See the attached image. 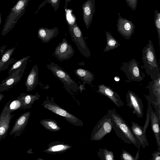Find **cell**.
Returning <instances> with one entry per match:
<instances>
[{
  "instance_id": "6da1fadb",
  "label": "cell",
  "mask_w": 160,
  "mask_h": 160,
  "mask_svg": "<svg viewBox=\"0 0 160 160\" xmlns=\"http://www.w3.org/2000/svg\"><path fill=\"white\" fill-rule=\"evenodd\" d=\"M112 116V128L118 137L124 142L133 144L138 149L141 146L140 142L133 133L130 127L114 108L108 111Z\"/></svg>"
},
{
  "instance_id": "7a4b0ae2",
  "label": "cell",
  "mask_w": 160,
  "mask_h": 160,
  "mask_svg": "<svg viewBox=\"0 0 160 160\" xmlns=\"http://www.w3.org/2000/svg\"><path fill=\"white\" fill-rule=\"evenodd\" d=\"M142 59L143 66H141L145 70L146 73L151 79L157 78L160 74L159 66L157 60L155 51L151 40L143 47L142 51Z\"/></svg>"
},
{
  "instance_id": "3957f363",
  "label": "cell",
  "mask_w": 160,
  "mask_h": 160,
  "mask_svg": "<svg viewBox=\"0 0 160 160\" xmlns=\"http://www.w3.org/2000/svg\"><path fill=\"white\" fill-rule=\"evenodd\" d=\"M29 0H19L12 8L7 17L1 32L3 36L7 34L14 26L18 20L25 13Z\"/></svg>"
},
{
  "instance_id": "277c9868",
  "label": "cell",
  "mask_w": 160,
  "mask_h": 160,
  "mask_svg": "<svg viewBox=\"0 0 160 160\" xmlns=\"http://www.w3.org/2000/svg\"><path fill=\"white\" fill-rule=\"evenodd\" d=\"M139 63L135 59H132L129 61L122 62L119 68L123 72L129 82H140L145 77L139 66Z\"/></svg>"
},
{
  "instance_id": "5b68a950",
  "label": "cell",
  "mask_w": 160,
  "mask_h": 160,
  "mask_svg": "<svg viewBox=\"0 0 160 160\" xmlns=\"http://www.w3.org/2000/svg\"><path fill=\"white\" fill-rule=\"evenodd\" d=\"M146 88L148 89L149 95L144 96L147 100L152 105L160 120V74L149 82Z\"/></svg>"
},
{
  "instance_id": "8992f818",
  "label": "cell",
  "mask_w": 160,
  "mask_h": 160,
  "mask_svg": "<svg viewBox=\"0 0 160 160\" xmlns=\"http://www.w3.org/2000/svg\"><path fill=\"white\" fill-rule=\"evenodd\" d=\"M68 25L72 41L75 43L81 53L88 58L91 56V52L81 30L76 22L70 23L68 22Z\"/></svg>"
},
{
  "instance_id": "52a82bcc",
  "label": "cell",
  "mask_w": 160,
  "mask_h": 160,
  "mask_svg": "<svg viewBox=\"0 0 160 160\" xmlns=\"http://www.w3.org/2000/svg\"><path fill=\"white\" fill-rule=\"evenodd\" d=\"M112 116L108 112L106 115L99 120L94 127L91 134V139L95 141L102 140L112 130Z\"/></svg>"
},
{
  "instance_id": "ba28073f",
  "label": "cell",
  "mask_w": 160,
  "mask_h": 160,
  "mask_svg": "<svg viewBox=\"0 0 160 160\" xmlns=\"http://www.w3.org/2000/svg\"><path fill=\"white\" fill-rule=\"evenodd\" d=\"M46 66L66 88L76 89L78 88L77 83L71 78L69 74L58 64L51 62Z\"/></svg>"
},
{
  "instance_id": "9c48e42d",
  "label": "cell",
  "mask_w": 160,
  "mask_h": 160,
  "mask_svg": "<svg viewBox=\"0 0 160 160\" xmlns=\"http://www.w3.org/2000/svg\"><path fill=\"white\" fill-rule=\"evenodd\" d=\"M127 106L132 110V113L138 118L143 115V106L142 101L135 93L130 90L127 91L126 95Z\"/></svg>"
},
{
  "instance_id": "30bf717a",
  "label": "cell",
  "mask_w": 160,
  "mask_h": 160,
  "mask_svg": "<svg viewBox=\"0 0 160 160\" xmlns=\"http://www.w3.org/2000/svg\"><path fill=\"white\" fill-rule=\"evenodd\" d=\"M10 100L5 104L0 114V141L6 137L10 121L14 116L8 108V105L11 101Z\"/></svg>"
},
{
  "instance_id": "8fae6325",
  "label": "cell",
  "mask_w": 160,
  "mask_h": 160,
  "mask_svg": "<svg viewBox=\"0 0 160 160\" xmlns=\"http://www.w3.org/2000/svg\"><path fill=\"white\" fill-rule=\"evenodd\" d=\"M53 54L58 60L62 62L71 58L74 54V50L66 39L64 38L56 47Z\"/></svg>"
},
{
  "instance_id": "7c38bea8",
  "label": "cell",
  "mask_w": 160,
  "mask_h": 160,
  "mask_svg": "<svg viewBox=\"0 0 160 160\" xmlns=\"http://www.w3.org/2000/svg\"><path fill=\"white\" fill-rule=\"evenodd\" d=\"M118 14L117 31L124 38L129 39L134 32L135 25L132 21L122 17L120 13Z\"/></svg>"
},
{
  "instance_id": "4fadbf2b",
  "label": "cell",
  "mask_w": 160,
  "mask_h": 160,
  "mask_svg": "<svg viewBox=\"0 0 160 160\" xmlns=\"http://www.w3.org/2000/svg\"><path fill=\"white\" fill-rule=\"evenodd\" d=\"M44 107L54 113L63 117L69 122L76 125H79L80 120L73 115L67 112L58 106L51 102H45Z\"/></svg>"
},
{
  "instance_id": "5bb4252c",
  "label": "cell",
  "mask_w": 160,
  "mask_h": 160,
  "mask_svg": "<svg viewBox=\"0 0 160 160\" xmlns=\"http://www.w3.org/2000/svg\"><path fill=\"white\" fill-rule=\"evenodd\" d=\"M30 113V112H26L21 115L16 119L10 132V136L14 135V137H19L21 135L28 123Z\"/></svg>"
},
{
  "instance_id": "9a60e30c",
  "label": "cell",
  "mask_w": 160,
  "mask_h": 160,
  "mask_svg": "<svg viewBox=\"0 0 160 160\" xmlns=\"http://www.w3.org/2000/svg\"><path fill=\"white\" fill-rule=\"evenodd\" d=\"M83 20L87 29L89 28L95 11V0H87L82 5Z\"/></svg>"
},
{
  "instance_id": "2e32d148",
  "label": "cell",
  "mask_w": 160,
  "mask_h": 160,
  "mask_svg": "<svg viewBox=\"0 0 160 160\" xmlns=\"http://www.w3.org/2000/svg\"><path fill=\"white\" fill-rule=\"evenodd\" d=\"M97 92L102 95L107 97L118 107L120 108L123 105V103L119 95L112 88L103 84L98 86Z\"/></svg>"
},
{
  "instance_id": "e0dca14e",
  "label": "cell",
  "mask_w": 160,
  "mask_h": 160,
  "mask_svg": "<svg viewBox=\"0 0 160 160\" xmlns=\"http://www.w3.org/2000/svg\"><path fill=\"white\" fill-rule=\"evenodd\" d=\"M23 74L19 70L9 74L0 84V93L12 88L21 80Z\"/></svg>"
},
{
  "instance_id": "ac0fdd59",
  "label": "cell",
  "mask_w": 160,
  "mask_h": 160,
  "mask_svg": "<svg viewBox=\"0 0 160 160\" xmlns=\"http://www.w3.org/2000/svg\"><path fill=\"white\" fill-rule=\"evenodd\" d=\"M58 33V29L56 27L50 29L41 27L38 30V37L42 43H46L57 37Z\"/></svg>"
},
{
  "instance_id": "d6986e66",
  "label": "cell",
  "mask_w": 160,
  "mask_h": 160,
  "mask_svg": "<svg viewBox=\"0 0 160 160\" xmlns=\"http://www.w3.org/2000/svg\"><path fill=\"white\" fill-rule=\"evenodd\" d=\"M38 75V67L37 65L36 64L32 68L25 83L28 92H31L37 86L39 80Z\"/></svg>"
},
{
  "instance_id": "ffe728a7",
  "label": "cell",
  "mask_w": 160,
  "mask_h": 160,
  "mask_svg": "<svg viewBox=\"0 0 160 160\" xmlns=\"http://www.w3.org/2000/svg\"><path fill=\"white\" fill-rule=\"evenodd\" d=\"M132 126L130 128L133 133L141 143V146L144 148L148 146V143L146 138V134L144 133L143 127L133 121H132Z\"/></svg>"
},
{
  "instance_id": "44dd1931",
  "label": "cell",
  "mask_w": 160,
  "mask_h": 160,
  "mask_svg": "<svg viewBox=\"0 0 160 160\" xmlns=\"http://www.w3.org/2000/svg\"><path fill=\"white\" fill-rule=\"evenodd\" d=\"M150 121L151 128L155 137L158 147V150H160V132L159 127L160 120L152 108L151 110Z\"/></svg>"
},
{
  "instance_id": "7402d4cb",
  "label": "cell",
  "mask_w": 160,
  "mask_h": 160,
  "mask_svg": "<svg viewBox=\"0 0 160 160\" xmlns=\"http://www.w3.org/2000/svg\"><path fill=\"white\" fill-rule=\"evenodd\" d=\"M15 49L16 48L15 47L8 49L2 54L0 59V72L6 69L9 65L16 61L17 60L11 58L12 56Z\"/></svg>"
},
{
  "instance_id": "603a6c76",
  "label": "cell",
  "mask_w": 160,
  "mask_h": 160,
  "mask_svg": "<svg viewBox=\"0 0 160 160\" xmlns=\"http://www.w3.org/2000/svg\"><path fill=\"white\" fill-rule=\"evenodd\" d=\"M40 95L37 93L35 95L28 94L24 93H21L17 98H19L23 104V109L31 107V105L34 102L38 99Z\"/></svg>"
},
{
  "instance_id": "cb8c5ba5",
  "label": "cell",
  "mask_w": 160,
  "mask_h": 160,
  "mask_svg": "<svg viewBox=\"0 0 160 160\" xmlns=\"http://www.w3.org/2000/svg\"><path fill=\"white\" fill-rule=\"evenodd\" d=\"M75 74L85 84L91 85L94 79V76L90 71L78 68L74 71Z\"/></svg>"
},
{
  "instance_id": "d4e9b609",
  "label": "cell",
  "mask_w": 160,
  "mask_h": 160,
  "mask_svg": "<svg viewBox=\"0 0 160 160\" xmlns=\"http://www.w3.org/2000/svg\"><path fill=\"white\" fill-rule=\"evenodd\" d=\"M30 56H26L19 60H17L9 70L8 74H9L17 70H19L23 74L26 68L27 62Z\"/></svg>"
},
{
  "instance_id": "484cf974",
  "label": "cell",
  "mask_w": 160,
  "mask_h": 160,
  "mask_svg": "<svg viewBox=\"0 0 160 160\" xmlns=\"http://www.w3.org/2000/svg\"><path fill=\"white\" fill-rule=\"evenodd\" d=\"M106 37V45L103 52H105L116 48L120 46L117 40L108 31L105 32Z\"/></svg>"
},
{
  "instance_id": "4316f807",
  "label": "cell",
  "mask_w": 160,
  "mask_h": 160,
  "mask_svg": "<svg viewBox=\"0 0 160 160\" xmlns=\"http://www.w3.org/2000/svg\"><path fill=\"white\" fill-rule=\"evenodd\" d=\"M40 123L46 129L51 131H57L61 129L57 123L52 120H42L40 121Z\"/></svg>"
},
{
  "instance_id": "83f0119b",
  "label": "cell",
  "mask_w": 160,
  "mask_h": 160,
  "mask_svg": "<svg viewBox=\"0 0 160 160\" xmlns=\"http://www.w3.org/2000/svg\"><path fill=\"white\" fill-rule=\"evenodd\" d=\"M97 155L100 159L102 160H114L113 152L106 148H99L97 152Z\"/></svg>"
},
{
  "instance_id": "f1b7e54d",
  "label": "cell",
  "mask_w": 160,
  "mask_h": 160,
  "mask_svg": "<svg viewBox=\"0 0 160 160\" xmlns=\"http://www.w3.org/2000/svg\"><path fill=\"white\" fill-rule=\"evenodd\" d=\"M23 104L21 100L18 98L11 101L8 105V108L11 112L20 109H23Z\"/></svg>"
},
{
  "instance_id": "f546056e",
  "label": "cell",
  "mask_w": 160,
  "mask_h": 160,
  "mask_svg": "<svg viewBox=\"0 0 160 160\" xmlns=\"http://www.w3.org/2000/svg\"><path fill=\"white\" fill-rule=\"evenodd\" d=\"M60 0H45L38 7L37 10L35 12V14H36L40 9L44 6L46 3H50L51 5V7L54 9L55 12L58 10L60 5Z\"/></svg>"
},
{
  "instance_id": "4dcf8cb0",
  "label": "cell",
  "mask_w": 160,
  "mask_h": 160,
  "mask_svg": "<svg viewBox=\"0 0 160 160\" xmlns=\"http://www.w3.org/2000/svg\"><path fill=\"white\" fill-rule=\"evenodd\" d=\"M154 24L157 30L159 40V45L160 47V13L157 10L154 12Z\"/></svg>"
},
{
  "instance_id": "1f68e13d",
  "label": "cell",
  "mask_w": 160,
  "mask_h": 160,
  "mask_svg": "<svg viewBox=\"0 0 160 160\" xmlns=\"http://www.w3.org/2000/svg\"><path fill=\"white\" fill-rule=\"evenodd\" d=\"M148 107L147 110L146 118L144 125L143 127V131L144 133L145 134H146V131L149 125L150 121L151 110L152 108L150 102L148 101Z\"/></svg>"
},
{
  "instance_id": "d6a6232c",
  "label": "cell",
  "mask_w": 160,
  "mask_h": 160,
  "mask_svg": "<svg viewBox=\"0 0 160 160\" xmlns=\"http://www.w3.org/2000/svg\"><path fill=\"white\" fill-rule=\"evenodd\" d=\"M70 147L68 145L59 144L53 146L49 148L47 151L49 152H59L65 150L69 148Z\"/></svg>"
},
{
  "instance_id": "836d02e7",
  "label": "cell",
  "mask_w": 160,
  "mask_h": 160,
  "mask_svg": "<svg viewBox=\"0 0 160 160\" xmlns=\"http://www.w3.org/2000/svg\"><path fill=\"white\" fill-rule=\"evenodd\" d=\"M120 158L122 160H135L134 157L124 149H122V152L120 155Z\"/></svg>"
},
{
  "instance_id": "e575fe53",
  "label": "cell",
  "mask_w": 160,
  "mask_h": 160,
  "mask_svg": "<svg viewBox=\"0 0 160 160\" xmlns=\"http://www.w3.org/2000/svg\"><path fill=\"white\" fill-rule=\"evenodd\" d=\"M127 5L132 10L135 11L137 7L138 0H125Z\"/></svg>"
},
{
  "instance_id": "d590c367",
  "label": "cell",
  "mask_w": 160,
  "mask_h": 160,
  "mask_svg": "<svg viewBox=\"0 0 160 160\" xmlns=\"http://www.w3.org/2000/svg\"><path fill=\"white\" fill-rule=\"evenodd\" d=\"M152 160H160V150H156L152 154Z\"/></svg>"
},
{
  "instance_id": "8d00e7d4",
  "label": "cell",
  "mask_w": 160,
  "mask_h": 160,
  "mask_svg": "<svg viewBox=\"0 0 160 160\" xmlns=\"http://www.w3.org/2000/svg\"><path fill=\"white\" fill-rule=\"evenodd\" d=\"M65 1V5L64 8L65 9L67 8L69 2H70L71 0H64Z\"/></svg>"
},
{
  "instance_id": "74e56055",
  "label": "cell",
  "mask_w": 160,
  "mask_h": 160,
  "mask_svg": "<svg viewBox=\"0 0 160 160\" xmlns=\"http://www.w3.org/2000/svg\"><path fill=\"white\" fill-rule=\"evenodd\" d=\"M4 95L2 93H0V102L4 98Z\"/></svg>"
},
{
  "instance_id": "f35d334b",
  "label": "cell",
  "mask_w": 160,
  "mask_h": 160,
  "mask_svg": "<svg viewBox=\"0 0 160 160\" xmlns=\"http://www.w3.org/2000/svg\"><path fill=\"white\" fill-rule=\"evenodd\" d=\"M114 80L116 81H118L120 79L119 78L118 76H116L114 78Z\"/></svg>"
},
{
  "instance_id": "ab89813d",
  "label": "cell",
  "mask_w": 160,
  "mask_h": 160,
  "mask_svg": "<svg viewBox=\"0 0 160 160\" xmlns=\"http://www.w3.org/2000/svg\"><path fill=\"white\" fill-rule=\"evenodd\" d=\"M1 14L0 13V24L1 23Z\"/></svg>"
}]
</instances>
